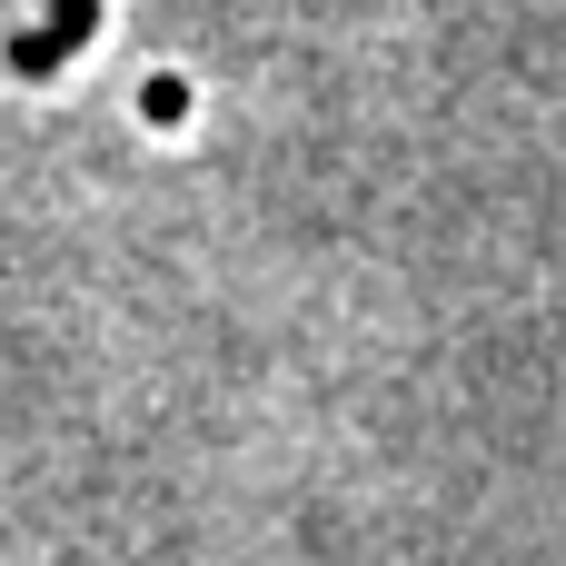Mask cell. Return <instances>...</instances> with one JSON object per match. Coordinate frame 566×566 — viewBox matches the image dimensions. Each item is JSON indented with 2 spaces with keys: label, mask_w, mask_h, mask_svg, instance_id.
I'll list each match as a JSON object with an SVG mask.
<instances>
[{
  "label": "cell",
  "mask_w": 566,
  "mask_h": 566,
  "mask_svg": "<svg viewBox=\"0 0 566 566\" xmlns=\"http://www.w3.org/2000/svg\"><path fill=\"white\" fill-rule=\"evenodd\" d=\"M139 109H149V119H189V80H169V70H159V80L139 90Z\"/></svg>",
  "instance_id": "cell-3"
},
{
  "label": "cell",
  "mask_w": 566,
  "mask_h": 566,
  "mask_svg": "<svg viewBox=\"0 0 566 566\" xmlns=\"http://www.w3.org/2000/svg\"><path fill=\"white\" fill-rule=\"evenodd\" d=\"M40 30H50L60 50H80V40L99 30V0H50V20H40Z\"/></svg>",
  "instance_id": "cell-2"
},
{
  "label": "cell",
  "mask_w": 566,
  "mask_h": 566,
  "mask_svg": "<svg viewBox=\"0 0 566 566\" xmlns=\"http://www.w3.org/2000/svg\"><path fill=\"white\" fill-rule=\"evenodd\" d=\"M60 60H70V50H60L50 30H20V40H10V70H20V80H50Z\"/></svg>",
  "instance_id": "cell-1"
}]
</instances>
